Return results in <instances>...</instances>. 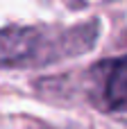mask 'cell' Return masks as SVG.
<instances>
[{"instance_id": "6da1fadb", "label": "cell", "mask_w": 127, "mask_h": 129, "mask_svg": "<svg viewBox=\"0 0 127 129\" xmlns=\"http://www.w3.org/2000/svg\"><path fill=\"white\" fill-rule=\"evenodd\" d=\"M95 27L68 32L41 27H5L0 29V68H30L80 54L93 45Z\"/></svg>"}, {"instance_id": "7a4b0ae2", "label": "cell", "mask_w": 127, "mask_h": 129, "mask_svg": "<svg viewBox=\"0 0 127 129\" xmlns=\"http://www.w3.org/2000/svg\"><path fill=\"white\" fill-rule=\"evenodd\" d=\"M105 102L111 111H127V57L109 66L105 82Z\"/></svg>"}]
</instances>
